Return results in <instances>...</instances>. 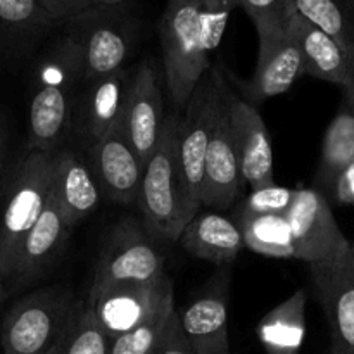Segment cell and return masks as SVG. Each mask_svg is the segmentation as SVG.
Segmentation results:
<instances>
[{
  "label": "cell",
  "instance_id": "1",
  "mask_svg": "<svg viewBox=\"0 0 354 354\" xmlns=\"http://www.w3.org/2000/svg\"><path fill=\"white\" fill-rule=\"evenodd\" d=\"M239 0H166L159 21L168 97L182 113L194 88L211 68Z\"/></svg>",
  "mask_w": 354,
  "mask_h": 354
},
{
  "label": "cell",
  "instance_id": "2",
  "mask_svg": "<svg viewBox=\"0 0 354 354\" xmlns=\"http://www.w3.org/2000/svg\"><path fill=\"white\" fill-rule=\"evenodd\" d=\"M83 83L82 45L75 31L64 23L61 35L35 64L26 152H57L69 138Z\"/></svg>",
  "mask_w": 354,
  "mask_h": 354
},
{
  "label": "cell",
  "instance_id": "3",
  "mask_svg": "<svg viewBox=\"0 0 354 354\" xmlns=\"http://www.w3.org/2000/svg\"><path fill=\"white\" fill-rule=\"evenodd\" d=\"M180 113L166 116L154 154L145 162L138 209L149 234L159 242H176L189 223L178 159Z\"/></svg>",
  "mask_w": 354,
  "mask_h": 354
},
{
  "label": "cell",
  "instance_id": "4",
  "mask_svg": "<svg viewBox=\"0 0 354 354\" xmlns=\"http://www.w3.org/2000/svg\"><path fill=\"white\" fill-rule=\"evenodd\" d=\"M228 88L230 86L223 76L221 66H211L194 88L185 109L180 113L178 159L189 220H192L203 207L207 149Z\"/></svg>",
  "mask_w": 354,
  "mask_h": 354
},
{
  "label": "cell",
  "instance_id": "5",
  "mask_svg": "<svg viewBox=\"0 0 354 354\" xmlns=\"http://www.w3.org/2000/svg\"><path fill=\"white\" fill-rule=\"evenodd\" d=\"M80 301L71 287L48 286L19 297L3 315V354H47L64 337Z\"/></svg>",
  "mask_w": 354,
  "mask_h": 354
},
{
  "label": "cell",
  "instance_id": "6",
  "mask_svg": "<svg viewBox=\"0 0 354 354\" xmlns=\"http://www.w3.org/2000/svg\"><path fill=\"white\" fill-rule=\"evenodd\" d=\"M135 2L95 3L66 21L75 31L83 52L85 82L127 68L138 38Z\"/></svg>",
  "mask_w": 354,
  "mask_h": 354
},
{
  "label": "cell",
  "instance_id": "7",
  "mask_svg": "<svg viewBox=\"0 0 354 354\" xmlns=\"http://www.w3.org/2000/svg\"><path fill=\"white\" fill-rule=\"evenodd\" d=\"M54 168L55 152H26L16 166L0 216V273L3 283L24 237L50 199Z\"/></svg>",
  "mask_w": 354,
  "mask_h": 354
},
{
  "label": "cell",
  "instance_id": "8",
  "mask_svg": "<svg viewBox=\"0 0 354 354\" xmlns=\"http://www.w3.org/2000/svg\"><path fill=\"white\" fill-rule=\"evenodd\" d=\"M287 220L294 235V259L308 265L354 261V244L342 234L322 190L299 187Z\"/></svg>",
  "mask_w": 354,
  "mask_h": 354
},
{
  "label": "cell",
  "instance_id": "9",
  "mask_svg": "<svg viewBox=\"0 0 354 354\" xmlns=\"http://www.w3.org/2000/svg\"><path fill=\"white\" fill-rule=\"evenodd\" d=\"M86 308L109 339H116L175 304L168 277L152 282H113L90 287Z\"/></svg>",
  "mask_w": 354,
  "mask_h": 354
},
{
  "label": "cell",
  "instance_id": "10",
  "mask_svg": "<svg viewBox=\"0 0 354 354\" xmlns=\"http://www.w3.org/2000/svg\"><path fill=\"white\" fill-rule=\"evenodd\" d=\"M156 242L144 221L133 216L121 218L107 235L90 287L165 279V256Z\"/></svg>",
  "mask_w": 354,
  "mask_h": 354
},
{
  "label": "cell",
  "instance_id": "11",
  "mask_svg": "<svg viewBox=\"0 0 354 354\" xmlns=\"http://www.w3.org/2000/svg\"><path fill=\"white\" fill-rule=\"evenodd\" d=\"M71 230L73 228L66 221L52 187L50 199L35 227L24 237L12 270L6 280L9 297L40 282L52 272L64 252Z\"/></svg>",
  "mask_w": 354,
  "mask_h": 354
},
{
  "label": "cell",
  "instance_id": "12",
  "mask_svg": "<svg viewBox=\"0 0 354 354\" xmlns=\"http://www.w3.org/2000/svg\"><path fill=\"white\" fill-rule=\"evenodd\" d=\"M131 78L133 73L124 68L83 83L69 135L80 147L88 151L111 130L123 124Z\"/></svg>",
  "mask_w": 354,
  "mask_h": 354
},
{
  "label": "cell",
  "instance_id": "13",
  "mask_svg": "<svg viewBox=\"0 0 354 354\" xmlns=\"http://www.w3.org/2000/svg\"><path fill=\"white\" fill-rule=\"evenodd\" d=\"M100 194L123 206H138L145 165L128 140L123 124L86 151Z\"/></svg>",
  "mask_w": 354,
  "mask_h": 354
},
{
  "label": "cell",
  "instance_id": "14",
  "mask_svg": "<svg viewBox=\"0 0 354 354\" xmlns=\"http://www.w3.org/2000/svg\"><path fill=\"white\" fill-rule=\"evenodd\" d=\"M40 0H0V69H12L37 54L62 26Z\"/></svg>",
  "mask_w": 354,
  "mask_h": 354
},
{
  "label": "cell",
  "instance_id": "15",
  "mask_svg": "<svg viewBox=\"0 0 354 354\" xmlns=\"http://www.w3.org/2000/svg\"><path fill=\"white\" fill-rule=\"evenodd\" d=\"M308 266L330 330V354H354V261Z\"/></svg>",
  "mask_w": 354,
  "mask_h": 354
},
{
  "label": "cell",
  "instance_id": "16",
  "mask_svg": "<svg viewBox=\"0 0 354 354\" xmlns=\"http://www.w3.org/2000/svg\"><path fill=\"white\" fill-rule=\"evenodd\" d=\"M165 121V102L158 71L151 61H144L133 71L123 116L124 133L144 165L158 147Z\"/></svg>",
  "mask_w": 354,
  "mask_h": 354
},
{
  "label": "cell",
  "instance_id": "17",
  "mask_svg": "<svg viewBox=\"0 0 354 354\" xmlns=\"http://www.w3.org/2000/svg\"><path fill=\"white\" fill-rule=\"evenodd\" d=\"M258 62L252 78L242 85L248 102L252 106L289 92L294 83L306 75L301 48L292 31L258 38Z\"/></svg>",
  "mask_w": 354,
  "mask_h": 354
},
{
  "label": "cell",
  "instance_id": "18",
  "mask_svg": "<svg viewBox=\"0 0 354 354\" xmlns=\"http://www.w3.org/2000/svg\"><path fill=\"white\" fill-rule=\"evenodd\" d=\"M228 270L216 273L207 290L178 311L180 327L196 354H230Z\"/></svg>",
  "mask_w": 354,
  "mask_h": 354
},
{
  "label": "cell",
  "instance_id": "19",
  "mask_svg": "<svg viewBox=\"0 0 354 354\" xmlns=\"http://www.w3.org/2000/svg\"><path fill=\"white\" fill-rule=\"evenodd\" d=\"M230 123L242 180L251 189L275 183V158L268 128L259 111L242 97L230 93Z\"/></svg>",
  "mask_w": 354,
  "mask_h": 354
},
{
  "label": "cell",
  "instance_id": "20",
  "mask_svg": "<svg viewBox=\"0 0 354 354\" xmlns=\"http://www.w3.org/2000/svg\"><path fill=\"white\" fill-rule=\"evenodd\" d=\"M230 93L232 90L228 88L204 166L203 206L220 211L234 206L244 183L230 123Z\"/></svg>",
  "mask_w": 354,
  "mask_h": 354
},
{
  "label": "cell",
  "instance_id": "21",
  "mask_svg": "<svg viewBox=\"0 0 354 354\" xmlns=\"http://www.w3.org/2000/svg\"><path fill=\"white\" fill-rule=\"evenodd\" d=\"M54 196L71 228L82 223L99 207L100 194L88 162L75 151L55 152Z\"/></svg>",
  "mask_w": 354,
  "mask_h": 354
},
{
  "label": "cell",
  "instance_id": "22",
  "mask_svg": "<svg viewBox=\"0 0 354 354\" xmlns=\"http://www.w3.org/2000/svg\"><path fill=\"white\" fill-rule=\"evenodd\" d=\"M178 242L189 254L214 265H230L245 249L237 221L211 211L197 213L183 228Z\"/></svg>",
  "mask_w": 354,
  "mask_h": 354
},
{
  "label": "cell",
  "instance_id": "23",
  "mask_svg": "<svg viewBox=\"0 0 354 354\" xmlns=\"http://www.w3.org/2000/svg\"><path fill=\"white\" fill-rule=\"evenodd\" d=\"M290 31L303 54L306 75L339 86L344 85L353 69L354 59L341 47V44L297 12L290 23Z\"/></svg>",
  "mask_w": 354,
  "mask_h": 354
},
{
  "label": "cell",
  "instance_id": "24",
  "mask_svg": "<svg viewBox=\"0 0 354 354\" xmlns=\"http://www.w3.org/2000/svg\"><path fill=\"white\" fill-rule=\"evenodd\" d=\"M256 335L266 354H299L306 337V290L270 310L256 327Z\"/></svg>",
  "mask_w": 354,
  "mask_h": 354
},
{
  "label": "cell",
  "instance_id": "25",
  "mask_svg": "<svg viewBox=\"0 0 354 354\" xmlns=\"http://www.w3.org/2000/svg\"><path fill=\"white\" fill-rule=\"evenodd\" d=\"M354 161V113L344 104L325 130L315 183L318 190H330L337 176Z\"/></svg>",
  "mask_w": 354,
  "mask_h": 354
},
{
  "label": "cell",
  "instance_id": "26",
  "mask_svg": "<svg viewBox=\"0 0 354 354\" xmlns=\"http://www.w3.org/2000/svg\"><path fill=\"white\" fill-rule=\"evenodd\" d=\"M245 248L268 258L294 259V235L287 214H237Z\"/></svg>",
  "mask_w": 354,
  "mask_h": 354
},
{
  "label": "cell",
  "instance_id": "27",
  "mask_svg": "<svg viewBox=\"0 0 354 354\" xmlns=\"http://www.w3.org/2000/svg\"><path fill=\"white\" fill-rule=\"evenodd\" d=\"M294 9L324 30L354 59V14L344 0H292Z\"/></svg>",
  "mask_w": 354,
  "mask_h": 354
},
{
  "label": "cell",
  "instance_id": "28",
  "mask_svg": "<svg viewBox=\"0 0 354 354\" xmlns=\"http://www.w3.org/2000/svg\"><path fill=\"white\" fill-rule=\"evenodd\" d=\"M111 339L102 330L85 303L80 301L61 341L59 354H109Z\"/></svg>",
  "mask_w": 354,
  "mask_h": 354
},
{
  "label": "cell",
  "instance_id": "29",
  "mask_svg": "<svg viewBox=\"0 0 354 354\" xmlns=\"http://www.w3.org/2000/svg\"><path fill=\"white\" fill-rule=\"evenodd\" d=\"M175 310V304H169L145 324L127 334L118 335L116 339H111L109 354H151L165 337L169 318Z\"/></svg>",
  "mask_w": 354,
  "mask_h": 354
},
{
  "label": "cell",
  "instance_id": "30",
  "mask_svg": "<svg viewBox=\"0 0 354 354\" xmlns=\"http://www.w3.org/2000/svg\"><path fill=\"white\" fill-rule=\"evenodd\" d=\"M239 7L254 23L258 38L286 33L296 16L292 0H239Z\"/></svg>",
  "mask_w": 354,
  "mask_h": 354
},
{
  "label": "cell",
  "instance_id": "31",
  "mask_svg": "<svg viewBox=\"0 0 354 354\" xmlns=\"http://www.w3.org/2000/svg\"><path fill=\"white\" fill-rule=\"evenodd\" d=\"M296 192L297 189L277 183L252 189L239 206L237 214H287L296 199Z\"/></svg>",
  "mask_w": 354,
  "mask_h": 354
},
{
  "label": "cell",
  "instance_id": "32",
  "mask_svg": "<svg viewBox=\"0 0 354 354\" xmlns=\"http://www.w3.org/2000/svg\"><path fill=\"white\" fill-rule=\"evenodd\" d=\"M151 354H196L189 346V342H187L182 327H180L178 310H175V313L171 315L165 337L161 339L158 348Z\"/></svg>",
  "mask_w": 354,
  "mask_h": 354
},
{
  "label": "cell",
  "instance_id": "33",
  "mask_svg": "<svg viewBox=\"0 0 354 354\" xmlns=\"http://www.w3.org/2000/svg\"><path fill=\"white\" fill-rule=\"evenodd\" d=\"M40 2L52 16L57 17L62 23H66L75 14L95 6V0H40Z\"/></svg>",
  "mask_w": 354,
  "mask_h": 354
},
{
  "label": "cell",
  "instance_id": "34",
  "mask_svg": "<svg viewBox=\"0 0 354 354\" xmlns=\"http://www.w3.org/2000/svg\"><path fill=\"white\" fill-rule=\"evenodd\" d=\"M332 194L339 204L354 206V161L337 176Z\"/></svg>",
  "mask_w": 354,
  "mask_h": 354
},
{
  "label": "cell",
  "instance_id": "35",
  "mask_svg": "<svg viewBox=\"0 0 354 354\" xmlns=\"http://www.w3.org/2000/svg\"><path fill=\"white\" fill-rule=\"evenodd\" d=\"M342 93H344V106L349 107L354 113V64L348 80H346V83L342 85Z\"/></svg>",
  "mask_w": 354,
  "mask_h": 354
},
{
  "label": "cell",
  "instance_id": "36",
  "mask_svg": "<svg viewBox=\"0 0 354 354\" xmlns=\"http://www.w3.org/2000/svg\"><path fill=\"white\" fill-rule=\"evenodd\" d=\"M6 149H7V135L3 133V130H0V171H2V168H3Z\"/></svg>",
  "mask_w": 354,
  "mask_h": 354
},
{
  "label": "cell",
  "instance_id": "37",
  "mask_svg": "<svg viewBox=\"0 0 354 354\" xmlns=\"http://www.w3.org/2000/svg\"><path fill=\"white\" fill-rule=\"evenodd\" d=\"M7 299H9V294H7L6 283H3V277L2 273H0V308L7 303Z\"/></svg>",
  "mask_w": 354,
  "mask_h": 354
},
{
  "label": "cell",
  "instance_id": "38",
  "mask_svg": "<svg viewBox=\"0 0 354 354\" xmlns=\"http://www.w3.org/2000/svg\"><path fill=\"white\" fill-rule=\"evenodd\" d=\"M121 2H135V0H95V3H121Z\"/></svg>",
  "mask_w": 354,
  "mask_h": 354
},
{
  "label": "cell",
  "instance_id": "39",
  "mask_svg": "<svg viewBox=\"0 0 354 354\" xmlns=\"http://www.w3.org/2000/svg\"><path fill=\"white\" fill-rule=\"evenodd\" d=\"M59 353H61V342H59V344L55 346V348L52 349V351H48L47 354H59Z\"/></svg>",
  "mask_w": 354,
  "mask_h": 354
},
{
  "label": "cell",
  "instance_id": "40",
  "mask_svg": "<svg viewBox=\"0 0 354 354\" xmlns=\"http://www.w3.org/2000/svg\"><path fill=\"white\" fill-rule=\"evenodd\" d=\"M344 3L349 7V9H351V12L354 14V0H344Z\"/></svg>",
  "mask_w": 354,
  "mask_h": 354
},
{
  "label": "cell",
  "instance_id": "41",
  "mask_svg": "<svg viewBox=\"0 0 354 354\" xmlns=\"http://www.w3.org/2000/svg\"><path fill=\"white\" fill-rule=\"evenodd\" d=\"M0 354H3V353H2V348H0Z\"/></svg>",
  "mask_w": 354,
  "mask_h": 354
}]
</instances>
